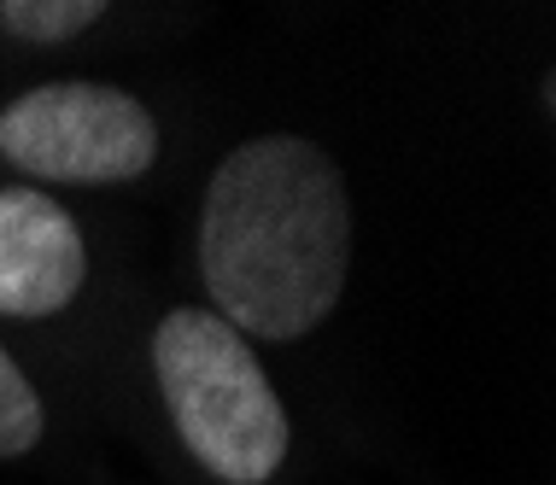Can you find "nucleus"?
Returning <instances> with one entry per match:
<instances>
[{
	"label": "nucleus",
	"mask_w": 556,
	"mask_h": 485,
	"mask_svg": "<svg viewBox=\"0 0 556 485\" xmlns=\"http://www.w3.org/2000/svg\"><path fill=\"white\" fill-rule=\"evenodd\" d=\"M112 0H0V29L29 48H65L106 18Z\"/></svg>",
	"instance_id": "nucleus-5"
},
{
	"label": "nucleus",
	"mask_w": 556,
	"mask_h": 485,
	"mask_svg": "<svg viewBox=\"0 0 556 485\" xmlns=\"http://www.w3.org/2000/svg\"><path fill=\"white\" fill-rule=\"evenodd\" d=\"M0 158L36 181L117 188L159 164V124L129 88L41 82L0 112Z\"/></svg>",
	"instance_id": "nucleus-3"
},
{
	"label": "nucleus",
	"mask_w": 556,
	"mask_h": 485,
	"mask_svg": "<svg viewBox=\"0 0 556 485\" xmlns=\"http://www.w3.org/2000/svg\"><path fill=\"white\" fill-rule=\"evenodd\" d=\"M88 281V240L41 188H0V316L48 322L77 305Z\"/></svg>",
	"instance_id": "nucleus-4"
},
{
	"label": "nucleus",
	"mask_w": 556,
	"mask_h": 485,
	"mask_svg": "<svg viewBox=\"0 0 556 485\" xmlns=\"http://www.w3.org/2000/svg\"><path fill=\"white\" fill-rule=\"evenodd\" d=\"M352 276V200L311 135H252L205 181L200 281L240 340H305Z\"/></svg>",
	"instance_id": "nucleus-1"
},
{
	"label": "nucleus",
	"mask_w": 556,
	"mask_h": 485,
	"mask_svg": "<svg viewBox=\"0 0 556 485\" xmlns=\"http://www.w3.org/2000/svg\"><path fill=\"white\" fill-rule=\"evenodd\" d=\"M48 433V409H41V392L29 386V374L18 369V357L0 345V462H18L41 445Z\"/></svg>",
	"instance_id": "nucleus-6"
},
{
	"label": "nucleus",
	"mask_w": 556,
	"mask_h": 485,
	"mask_svg": "<svg viewBox=\"0 0 556 485\" xmlns=\"http://www.w3.org/2000/svg\"><path fill=\"white\" fill-rule=\"evenodd\" d=\"M153 381L176 438L223 485H269L293 450V421L252 340L212 305H182L153 328Z\"/></svg>",
	"instance_id": "nucleus-2"
}]
</instances>
